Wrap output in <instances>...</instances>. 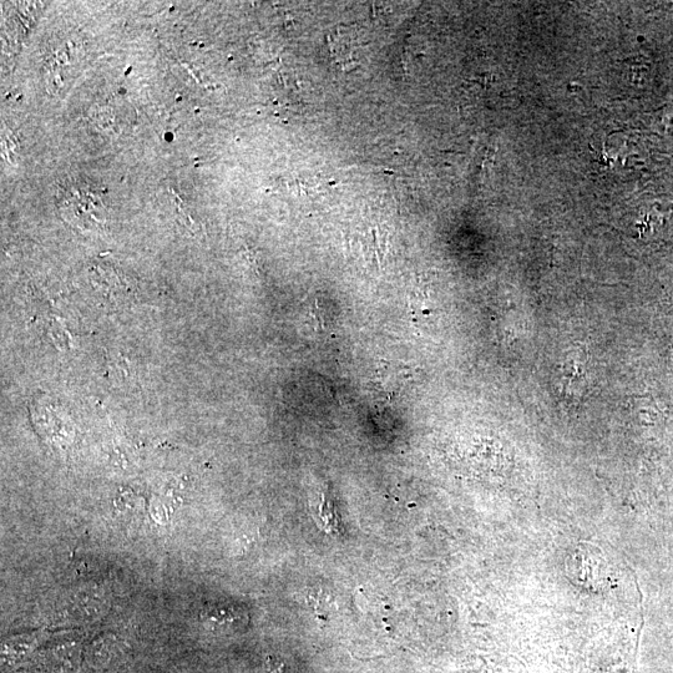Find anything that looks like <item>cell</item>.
Returning <instances> with one entry per match:
<instances>
[{"mask_svg":"<svg viewBox=\"0 0 673 673\" xmlns=\"http://www.w3.org/2000/svg\"><path fill=\"white\" fill-rule=\"evenodd\" d=\"M267 673H287V666L285 664H278V662H273L272 665L268 666Z\"/></svg>","mask_w":673,"mask_h":673,"instance_id":"cell-2","label":"cell"},{"mask_svg":"<svg viewBox=\"0 0 673 673\" xmlns=\"http://www.w3.org/2000/svg\"><path fill=\"white\" fill-rule=\"evenodd\" d=\"M570 574L585 586H599L607 574V561L599 548L589 543L576 546L569 560Z\"/></svg>","mask_w":673,"mask_h":673,"instance_id":"cell-1","label":"cell"}]
</instances>
